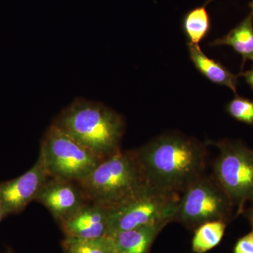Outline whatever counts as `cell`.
Masks as SVG:
<instances>
[{"mask_svg": "<svg viewBox=\"0 0 253 253\" xmlns=\"http://www.w3.org/2000/svg\"><path fill=\"white\" fill-rule=\"evenodd\" d=\"M77 182L89 202L110 210L126 204L150 186L134 150H121Z\"/></svg>", "mask_w": 253, "mask_h": 253, "instance_id": "3957f363", "label": "cell"}, {"mask_svg": "<svg viewBox=\"0 0 253 253\" xmlns=\"http://www.w3.org/2000/svg\"><path fill=\"white\" fill-rule=\"evenodd\" d=\"M52 124L102 161L121 150L124 119L101 103L75 100L59 113Z\"/></svg>", "mask_w": 253, "mask_h": 253, "instance_id": "7a4b0ae2", "label": "cell"}, {"mask_svg": "<svg viewBox=\"0 0 253 253\" xmlns=\"http://www.w3.org/2000/svg\"><path fill=\"white\" fill-rule=\"evenodd\" d=\"M65 253H118L111 236L96 239L65 237L61 243Z\"/></svg>", "mask_w": 253, "mask_h": 253, "instance_id": "2e32d148", "label": "cell"}, {"mask_svg": "<svg viewBox=\"0 0 253 253\" xmlns=\"http://www.w3.org/2000/svg\"><path fill=\"white\" fill-rule=\"evenodd\" d=\"M36 201L42 204L59 224L89 202L77 181L52 177L42 187Z\"/></svg>", "mask_w": 253, "mask_h": 253, "instance_id": "9c48e42d", "label": "cell"}, {"mask_svg": "<svg viewBox=\"0 0 253 253\" xmlns=\"http://www.w3.org/2000/svg\"><path fill=\"white\" fill-rule=\"evenodd\" d=\"M249 6L251 9V12H252L253 14V0H252V1L250 2Z\"/></svg>", "mask_w": 253, "mask_h": 253, "instance_id": "44dd1931", "label": "cell"}, {"mask_svg": "<svg viewBox=\"0 0 253 253\" xmlns=\"http://www.w3.org/2000/svg\"><path fill=\"white\" fill-rule=\"evenodd\" d=\"M212 0L188 11L182 19V29L190 44H199L207 37L211 28V21L206 6Z\"/></svg>", "mask_w": 253, "mask_h": 253, "instance_id": "5bb4252c", "label": "cell"}, {"mask_svg": "<svg viewBox=\"0 0 253 253\" xmlns=\"http://www.w3.org/2000/svg\"><path fill=\"white\" fill-rule=\"evenodd\" d=\"M40 157L50 177L78 181L102 161L54 124L42 141Z\"/></svg>", "mask_w": 253, "mask_h": 253, "instance_id": "277c9868", "label": "cell"}, {"mask_svg": "<svg viewBox=\"0 0 253 253\" xmlns=\"http://www.w3.org/2000/svg\"><path fill=\"white\" fill-rule=\"evenodd\" d=\"M50 178L41 157L30 170L16 179L0 183V205L4 217L22 212Z\"/></svg>", "mask_w": 253, "mask_h": 253, "instance_id": "ba28073f", "label": "cell"}, {"mask_svg": "<svg viewBox=\"0 0 253 253\" xmlns=\"http://www.w3.org/2000/svg\"><path fill=\"white\" fill-rule=\"evenodd\" d=\"M190 58L195 67L205 77L214 84L227 86L237 95V84L240 74L234 75L219 61L208 57L199 44L188 43Z\"/></svg>", "mask_w": 253, "mask_h": 253, "instance_id": "8fae6325", "label": "cell"}, {"mask_svg": "<svg viewBox=\"0 0 253 253\" xmlns=\"http://www.w3.org/2000/svg\"><path fill=\"white\" fill-rule=\"evenodd\" d=\"M240 76H243L245 78L246 83L249 84L253 90V68L249 71L240 73Z\"/></svg>", "mask_w": 253, "mask_h": 253, "instance_id": "d6986e66", "label": "cell"}, {"mask_svg": "<svg viewBox=\"0 0 253 253\" xmlns=\"http://www.w3.org/2000/svg\"><path fill=\"white\" fill-rule=\"evenodd\" d=\"M234 253H253V226L251 232L237 241Z\"/></svg>", "mask_w": 253, "mask_h": 253, "instance_id": "ac0fdd59", "label": "cell"}, {"mask_svg": "<svg viewBox=\"0 0 253 253\" xmlns=\"http://www.w3.org/2000/svg\"><path fill=\"white\" fill-rule=\"evenodd\" d=\"M111 210L87 202L72 217L60 224L65 237L96 239L107 234Z\"/></svg>", "mask_w": 253, "mask_h": 253, "instance_id": "30bf717a", "label": "cell"}, {"mask_svg": "<svg viewBox=\"0 0 253 253\" xmlns=\"http://www.w3.org/2000/svg\"><path fill=\"white\" fill-rule=\"evenodd\" d=\"M226 111L236 121L253 126V100L236 95L235 98L226 105Z\"/></svg>", "mask_w": 253, "mask_h": 253, "instance_id": "e0dca14e", "label": "cell"}, {"mask_svg": "<svg viewBox=\"0 0 253 253\" xmlns=\"http://www.w3.org/2000/svg\"><path fill=\"white\" fill-rule=\"evenodd\" d=\"M0 209H1V205H0Z\"/></svg>", "mask_w": 253, "mask_h": 253, "instance_id": "7402d4cb", "label": "cell"}, {"mask_svg": "<svg viewBox=\"0 0 253 253\" xmlns=\"http://www.w3.org/2000/svg\"><path fill=\"white\" fill-rule=\"evenodd\" d=\"M226 222L211 221L196 228L193 237L191 247L195 253H206L220 244L224 237Z\"/></svg>", "mask_w": 253, "mask_h": 253, "instance_id": "9a60e30c", "label": "cell"}, {"mask_svg": "<svg viewBox=\"0 0 253 253\" xmlns=\"http://www.w3.org/2000/svg\"></svg>", "mask_w": 253, "mask_h": 253, "instance_id": "603a6c76", "label": "cell"}, {"mask_svg": "<svg viewBox=\"0 0 253 253\" xmlns=\"http://www.w3.org/2000/svg\"><path fill=\"white\" fill-rule=\"evenodd\" d=\"M246 214H247L248 218H249V220L251 221V224H252L253 226V206H251V208L247 211Z\"/></svg>", "mask_w": 253, "mask_h": 253, "instance_id": "ffe728a7", "label": "cell"}, {"mask_svg": "<svg viewBox=\"0 0 253 253\" xmlns=\"http://www.w3.org/2000/svg\"><path fill=\"white\" fill-rule=\"evenodd\" d=\"M180 194L149 186L134 199L111 210L106 236L121 231L170 222L180 199Z\"/></svg>", "mask_w": 253, "mask_h": 253, "instance_id": "8992f818", "label": "cell"}, {"mask_svg": "<svg viewBox=\"0 0 253 253\" xmlns=\"http://www.w3.org/2000/svg\"><path fill=\"white\" fill-rule=\"evenodd\" d=\"M211 46L228 45L243 58V66L246 60L253 61V14L250 13L244 21L227 35L211 43Z\"/></svg>", "mask_w": 253, "mask_h": 253, "instance_id": "4fadbf2b", "label": "cell"}, {"mask_svg": "<svg viewBox=\"0 0 253 253\" xmlns=\"http://www.w3.org/2000/svg\"><path fill=\"white\" fill-rule=\"evenodd\" d=\"M174 220L188 228H196L211 221L227 222L234 205L214 176H202L182 193Z\"/></svg>", "mask_w": 253, "mask_h": 253, "instance_id": "52a82bcc", "label": "cell"}, {"mask_svg": "<svg viewBox=\"0 0 253 253\" xmlns=\"http://www.w3.org/2000/svg\"><path fill=\"white\" fill-rule=\"evenodd\" d=\"M168 224L143 226L111 236L118 253H149L153 243Z\"/></svg>", "mask_w": 253, "mask_h": 253, "instance_id": "7c38bea8", "label": "cell"}, {"mask_svg": "<svg viewBox=\"0 0 253 253\" xmlns=\"http://www.w3.org/2000/svg\"><path fill=\"white\" fill-rule=\"evenodd\" d=\"M212 144L219 151L213 176L241 214L246 203L253 202V151L239 141L224 139Z\"/></svg>", "mask_w": 253, "mask_h": 253, "instance_id": "5b68a950", "label": "cell"}, {"mask_svg": "<svg viewBox=\"0 0 253 253\" xmlns=\"http://www.w3.org/2000/svg\"><path fill=\"white\" fill-rule=\"evenodd\" d=\"M134 152L149 185L168 192L181 194L206 170V146L182 134H163Z\"/></svg>", "mask_w": 253, "mask_h": 253, "instance_id": "6da1fadb", "label": "cell"}]
</instances>
